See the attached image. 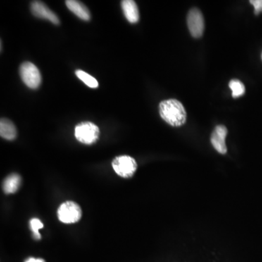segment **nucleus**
<instances>
[{"label":"nucleus","mask_w":262,"mask_h":262,"mask_svg":"<svg viewBox=\"0 0 262 262\" xmlns=\"http://www.w3.org/2000/svg\"><path fill=\"white\" fill-rule=\"evenodd\" d=\"M187 26L193 37L200 38L203 36L205 29V22L201 10L192 8L187 15Z\"/></svg>","instance_id":"423d86ee"},{"label":"nucleus","mask_w":262,"mask_h":262,"mask_svg":"<svg viewBox=\"0 0 262 262\" xmlns=\"http://www.w3.org/2000/svg\"><path fill=\"white\" fill-rule=\"evenodd\" d=\"M250 3L254 7L255 14L258 15L262 12V0H251Z\"/></svg>","instance_id":"dca6fc26"},{"label":"nucleus","mask_w":262,"mask_h":262,"mask_svg":"<svg viewBox=\"0 0 262 262\" xmlns=\"http://www.w3.org/2000/svg\"><path fill=\"white\" fill-rule=\"evenodd\" d=\"M67 8L75 13L77 17L84 20H89L91 18V14L87 7L82 3L76 0H67L66 1Z\"/></svg>","instance_id":"9d476101"},{"label":"nucleus","mask_w":262,"mask_h":262,"mask_svg":"<svg viewBox=\"0 0 262 262\" xmlns=\"http://www.w3.org/2000/svg\"><path fill=\"white\" fill-rule=\"evenodd\" d=\"M125 18L131 24H136L139 20V12L137 5L133 0H124L121 3Z\"/></svg>","instance_id":"1a4fd4ad"},{"label":"nucleus","mask_w":262,"mask_h":262,"mask_svg":"<svg viewBox=\"0 0 262 262\" xmlns=\"http://www.w3.org/2000/svg\"><path fill=\"white\" fill-rule=\"evenodd\" d=\"M261 59H262V53H261Z\"/></svg>","instance_id":"a211bd4d"},{"label":"nucleus","mask_w":262,"mask_h":262,"mask_svg":"<svg viewBox=\"0 0 262 262\" xmlns=\"http://www.w3.org/2000/svg\"><path fill=\"white\" fill-rule=\"evenodd\" d=\"M31 10H32L33 15L37 18L46 19L56 25H58L60 24L59 18H58V16L41 2H33L31 5Z\"/></svg>","instance_id":"6e6552de"},{"label":"nucleus","mask_w":262,"mask_h":262,"mask_svg":"<svg viewBox=\"0 0 262 262\" xmlns=\"http://www.w3.org/2000/svg\"><path fill=\"white\" fill-rule=\"evenodd\" d=\"M25 262H46L42 258H29Z\"/></svg>","instance_id":"f3484780"},{"label":"nucleus","mask_w":262,"mask_h":262,"mask_svg":"<svg viewBox=\"0 0 262 262\" xmlns=\"http://www.w3.org/2000/svg\"><path fill=\"white\" fill-rule=\"evenodd\" d=\"M30 227L32 229L33 233H34V237L35 239H39L41 238V234H39V229L43 228L42 222L39 219H32L30 221Z\"/></svg>","instance_id":"2eb2a0df"},{"label":"nucleus","mask_w":262,"mask_h":262,"mask_svg":"<svg viewBox=\"0 0 262 262\" xmlns=\"http://www.w3.org/2000/svg\"><path fill=\"white\" fill-rule=\"evenodd\" d=\"M20 183H21V178L18 174H11L4 181L3 190L6 194H13L18 190Z\"/></svg>","instance_id":"f8f14e48"},{"label":"nucleus","mask_w":262,"mask_h":262,"mask_svg":"<svg viewBox=\"0 0 262 262\" xmlns=\"http://www.w3.org/2000/svg\"><path fill=\"white\" fill-rule=\"evenodd\" d=\"M75 75L81 81L84 82L86 85L91 88V89H96L98 87V82L96 78L92 76L89 75L87 72L82 70H77L75 72Z\"/></svg>","instance_id":"ddd939ff"},{"label":"nucleus","mask_w":262,"mask_h":262,"mask_svg":"<svg viewBox=\"0 0 262 262\" xmlns=\"http://www.w3.org/2000/svg\"><path fill=\"white\" fill-rule=\"evenodd\" d=\"M20 75L24 83L31 89H37L42 82V76L34 63L27 61L20 67Z\"/></svg>","instance_id":"39448f33"},{"label":"nucleus","mask_w":262,"mask_h":262,"mask_svg":"<svg viewBox=\"0 0 262 262\" xmlns=\"http://www.w3.org/2000/svg\"><path fill=\"white\" fill-rule=\"evenodd\" d=\"M58 217L62 223H77L82 217V209L75 202H64L58 208Z\"/></svg>","instance_id":"20e7f679"},{"label":"nucleus","mask_w":262,"mask_h":262,"mask_svg":"<svg viewBox=\"0 0 262 262\" xmlns=\"http://www.w3.org/2000/svg\"><path fill=\"white\" fill-rule=\"evenodd\" d=\"M99 128L93 122H81L75 127L76 139L82 144H87V145L96 142L99 137Z\"/></svg>","instance_id":"f03ea898"},{"label":"nucleus","mask_w":262,"mask_h":262,"mask_svg":"<svg viewBox=\"0 0 262 262\" xmlns=\"http://www.w3.org/2000/svg\"><path fill=\"white\" fill-rule=\"evenodd\" d=\"M0 135L6 140H14L17 136L14 124L8 119H2L0 121Z\"/></svg>","instance_id":"9b49d317"},{"label":"nucleus","mask_w":262,"mask_h":262,"mask_svg":"<svg viewBox=\"0 0 262 262\" xmlns=\"http://www.w3.org/2000/svg\"><path fill=\"white\" fill-rule=\"evenodd\" d=\"M227 133H228V130L225 125H217L211 134L212 145L219 153L222 155H225L227 151L225 143Z\"/></svg>","instance_id":"0eeeda50"},{"label":"nucleus","mask_w":262,"mask_h":262,"mask_svg":"<svg viewBox=\"0 0 262 262\" xmlns=\"http://www.w3.org/2000/svg\"><path fill=\"white\" fill-rule=\"evenodd\" d=\"M160 117L173 127H180L185 124L187 112L178 100L169 99L160 103Z\"/></svg>","instance_id":"f257e3e1"},{"label":"nucleus","mask_w":262,"mask_h":262,"mask_svg":"<svg viewBox=\"0 0 262 262\" xmlns=\"http://www.w3.org/2000/svg\"><path fill=\"white\" fill-rule=\"evenodd\" d=\"M112 165L115 173L124 179L131 178L138 168L135 159L128 155L117 157L113 160Z\"/></svg>","instance_id":"7ed1b4c3"},{"label":"nucleus","mask_w":262,"mask_h":262,"mask_svg":"<svg viewBox=\"0 0 262 262\" xmlns=\"http://www.w3.org/2000/svg\"><path fill=\"white\" fill-rule=\"evenodd\" d=\"M229 88L232 91V97L238 98L246 92L244 84L238 80H232L229 82Z\"/></svg>","instance_id":"4468645a"}]
</instances>
